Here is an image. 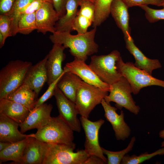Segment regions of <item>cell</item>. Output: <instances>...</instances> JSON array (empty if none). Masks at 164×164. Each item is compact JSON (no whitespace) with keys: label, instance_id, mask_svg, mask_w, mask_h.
<instances>
[{"label":"cell","instance_id":"obj_1","mask_svg":"<svg viewBox=\"0 0 164 164\" xmlns=\"http://www.w3.org/2000/svg\"><path fill=\"white\" fill-rule=\"evenodd\" d=\"M97 27L83 33L73 35L70 32H55L49 39L53 44L63 45L69 49L70 54L74 57L85 61L88 56L97 53L98 45L95 41Z\"/></svg>","mask_w":164,"mask_h":164},{"label":"cell","instance_id":"obj_2","mask_svg":"<svg viewBox=\"0 0 164 164\" xmlns=\"http://www.w3.org/2000/svg\"><path fill=\"white\" fill-rule=\"evenodd\" d=\"M75 148L74 143L71 144L45 143L42 164H85L90 155L84 149L74 152Z\"/></svg>","mask_w":164,"mask_h":164},{"label":"cell","instance_id":"obj_3","mask_svg":"<svg viewBox=\"0 0 164 164\" xmlns=\"http://www.w3.org/2000/svg\"><path fill=\"white\" fill-rule=\"evenodd\" d=\"M31 62L20 60L9 62L0 71V99L5 98L23 83Z\"/></svg>","mask_w":164,"mask_h":164},{"label":"cell","instance_id":"obj_4","mask_svg":"<svg viewBox=\"0 0 164 164\" xmlns=\"http://www.w3.org/2000/svg\"><path fill=\"white\" fill-rule=\"evenodd\" d=\"M73 132L59 115L52 117L49 122L32 134V136L46 143L71 144L74 143Z\"/></svg>","mask_w":164,"mask_h":164},{"label":"cell","instance_id":"obj_5","mask_svg":"<svg viewBox=\"0 0 164 164\" xmlns=\"http://www.w3.org/2000/svg\"><path fill=\"white\" fill-rule=\"evenodd\" d=\"M118 70L128 80L132 93L138 94L143 88L157 86L164 88V81L156 78L144 70L140 69L132 62L125 63L121 57L117 62Z\"/></svg>","mask_w":164,"mask_h":164},{"label":"cell","instance_id":"obj_6","mask_svg":"<svg viewBox=\"0 0 164 164\" xmlns=\"http://www.w3.org/2000/svg\"><path fill=\"white\" fill-rule=\"evenodd\" d=\"M121 57L120 53L117 50L107 55H94L91 57L89 65L102 81L110 85L123 76L116 65Z\"/></svg>","mask_w":164,"mask_h":164},{"label":"cell","instance_id":"obj_7","mask_svg":"<svg viewBox=\"0 0 164 164\" xmlns=\"http://www.w3.org/2000/svg\"><path fill=\"white\" fill-rule=\"evenodd\" d=\"M108 92L82 81L77 91L75 102L79 114L88 118L92 110L101 103Z\"/></svg>","mask_w":164,"mask_h":164},{"label":"cell","instance_id":"obj_8","mask_svg":"<svg viewBox=\"0 0 164 164\" xmlns=\"http://www.w3.org/2000/svg\"><path fill=\"white\" fill-rule=\"evenodd\" d=\"M110 86V94L104 98L105 101L108 104L114 102L117 108L121 110L124 108L135 115L138 114L140 108L132 98V88L126 78L122 76Z\"/></svg>","mask_w":164,"mask_h":164},{"label":"cell","instance_id":"obj_9","mask_svg":"<svg viewBox=\"0 0 164 164\" xmlns=\"http://www.w3.org/2000/svg\"><path fill=\"white\" fill-rule=\"evenodd\" d=\"M80 120L85 135L84 150L89 155L97 156L107 163V158L104 155L98 138L99 130L104 124V120L100 119L93 121L82 116L80 117Z\"/></svg>","mask_w":164,"mask_h":164},{"label":"cell","instance_id":"obj_10","mask_svg":"<svg viewBox=\"0 0 164 164\" xmlns=\"http://www.w3.org/2000/svg\"><path fill=\"white\" fill-rule=\"evenodd\" d=\"M54 96L56 99L59 115L74 131L79 132L81 124L75 103L67 98L56 86Z\"/></svg>","mask_w":164,"mask_h":164},{"label":"cell","instance_id":"obj_11","mask_svg":"<svg viewBox=\"0 0 164 164\" xmlns=\"http://www.w3.org/2000/svg\"><path fill=\"white\" fill-rule=\"evenodd\" d=\"M64 67L84 82L109 92L110 85L102 81L85 61L74 57L73 61L67 63Z\"/></svg>","mask_w":164,"mask_h":164},{"label":"cell","instance_id":"obj_12","mask_svg":"<svg viewBox=\"0 0 164 164\" xmlns=\"http://www.w3.org/2000/svg\"><path fill=\"white\" fill-rule=\"evenodd\" d=\"M101 104L104 110V117L111 125L116 139L124 141L128 138L131 134V129L125 121L123 111L121 110L120 114H118L116 111L118 108L108 104L104 99Z\"/></svg>","mask_w":164,"mask_h":164},{"label":"cell","instance_id":"obj_13","mask_svg":"<svg viewBox=\"0 0 164 164\" xmlns=\"http://www.w3.org/2000/svg\"><path fill=\"white\" fill-rule=\"evenodd\" d=\"M51 50L47 55L46 66L47 75L48 85L57 79L66 71L65 67L62 68V63L66 57L64 53V47L59 44H53Z\"/></svg>","mask_w":164,"mask_h":164},{"label":"cell","instance_id":"obj_14","mask_svg":"<svg viewBox=\"0 0 164 164\" xmlns=\"http://www.w3.org/2000/svg\"><path fill=\"white\" fill-rule=\"evenodd\" d=\"M53 108L51 104L44 103L30 110L25 121L19 124L20 132L23 133L29 130H38L46 125L51 118Z\"/></svg>","mask_w":164,"mask_h":164},{"label":"cell","instance_id":"obj_15","mask_svg":"<svg viewBox=\"0 0 164 164\" xmlns=\"http://www.w3.org/2000/svg\"><path fill=\"white\" fill-rule=\"evenodd\" d=\"M35 15L37 32L43 34L55 32V26L60 16L52 3L44 1Z\"/></svg>","mask_w":164,"mask_h":164},{"label":"cell","instance_id":"obj_16","mask_svg":"<svg viewBox=\"0 0 164 164\" xmlns=\"http://www.w3.org/2000/svg\"><path fill=\"white\" fill-rule=\"evenodd\" d=\"M47 58L46 55L36 64L32 65L27 71L23 83L29 86L36 93L38 97L46 82L48 77L46 66Z\"/></svg>","mask_w":164,"mask_h":164},{"label":"cell","instance_id":"obj_17","mask_svg":"<svg viewBox=\"0 0 164 164\" xmlns=\"http://www.w3.org/2000/svg\"><path fill=\"white\" fill-rule=\"evenodd\" d=\"M126 48L134 57V64L137 67L151 75L152 71L161 67V64L157 59L147 57L135 44L132 36L124 38Z\"/></svg>","mask_w":164,"mask_h":164},{"label":"cell","instance_id":"obj_18","mask_svg":"<svg viewBox=\"0 0 164 164\" xmlns=\"http://www.w3.org/2000/svg\"><path fill=\"white\" fill-rule=\"evenodd\" d=\"M80 9L78 11L72 25V30L77 33H83L87 31L93 23L95 16L94 3L88 0H81Z\"/></svg>","mask_w":164,"mask_h":164},{"label":"cell","instance_id":"obj_19","mask_svg":"<svg viewBox=\"0 0 164 164\" xmlns=\"http://www.w3.org/2000/svg\"><path fill=\"white\" fill-rule=\"evenodd\" d=\"M19 124L8 116L0 113V142L14 143L31 136L23 134L18 130Z\"/></svg>","mask_w":164,"mask_h":164},{"label":"cell","instance_id":"obj_20","mask_svg":"<svg viewBox=\"0 0 164 164\" xmlns=\"http://www.w3.org/2000/svg\"><path fill=\"white\" fill-rule=\"evenodd\" d=\"M128 8L121 0H113L110 9V14L122 31L124 38L131 36Z\"/></svg>","mask_w":164,"mask_h":164},{"label":"cell","instance_id":"obj_21","mask_svg":"<svg viewBox=\"0 0 164 164\" xmlns=\"http://www.w3.org/2000/svg\"><path fill=\"white\" fill-rule=\"evenodd\" d=\"M25 149L21 164H42L44 154L45 142L32 136Z\"/></svg>","mask_w":164,"mask_h":164},{"label":"cell","instance_id":"obj_22","mask_svg":"<svg viewBox=\"0 0 164 164\" xmlns=\"http://www.w3.org/2000/svg\"><path fill=\"white\" fill-rule=\"evenodd\" d=\"M30 110L22 105L5 98L0 99V113L15 121L19 124L25 120Z\"/></svg>","mask_w":164,"mask_h":164},{"label":"cell","instance_id":"obj_23","mask_svg":"<svg viewBox=\"0 0 164 164\" xmlns=\"http://www.w3.org/2000/svg\"><path fill=\"white\" fill-rule=\"evenodd\" d=\"M82 81L77 75L67 71L59 80L57 87L67 98L75 103L77 92Z\"/></svg>","mask_w":164,"mask_h":164},{"label":"cell","instance_id":"obj_24","mask_svg":"<svg viewBox=\"0 0 164 164\" xmlns=\"http://www.w3.org/2000/svg\"><path fill=\"white\" fill-rule=\"evenodd\" d=\"M81 0H67L66 7V13L60 17L55 26V32H71L74 20Z\"/></svg>","mask_w":164,"mask_h":164},{"label":"cell","instance_id":"obj_25","mask_svg":"<svg viewBox=\"0 0 164 164\" xmlns=\"http://www.w3.org/2000/svg\"><path fill=\"white\" fill-rule=\"evenodd\" d=\"M36 98L35 92L29 86L23 84L4 98L19 103L30 111L35 107Z\"/></svg>","mask_w":164,"mask_h":164},{"label":"cell","instance_id":"obj_26","mask_svg":"<svg viewBox=\"0 0 164 164\" xmlns=\"http://www.w3.org/2000/svg\"><path fill=\"white\" fill-rule=\"evenodd\" d=\"M32 135L24 139L12 143L6 148L0 151V163L12 161L14 163L21 164L25 149Z\"/></svg>","mask_w":164,"mask_h":164},{"label":"cell","instance_id":"obj_27","mask_svg":"<svg viewBox=\"0 0 164 164\" xmlns=\"http://www.w3.org/2000/svg\"><path fill=\"white\" fill-rule=\"evenodd\" d=\"M113 0H95V16L94 27L100 26L108 17Z\"/></svg>","mask_w":164,"mask_h":164},{"label":"cell","instance_id":"obj_28","mask_svg":"<svg viewBox=\"0 0 164 164\" xmlns=\"http://www.w3.org/2000/svg\"><path fill=\"white\" fill-rule=\"evenodd\" d=\"M33 0H15L9 13L6 14L9 17L11 22L12 36L18 32V24L21 16L22 10Z\"/></svg>","mask_w":164,"mask_h":164},{"label":"cell","instance_id":"obj_29","mask_svg":"<svg viewBox=\"0 0 164 164\" xmlns=\"http://www.w3.org/2000/svg\"><path fill=\"white\" fill-rule=\"evenodd\" d=\"M136 140L135 136L132 137L127 147L125 149L118 151L108 150L101 147L104 154L107 157L108 164H119L124 157L132 149Z\"/></svg>","mask_w":164,"mask_h":164},{"label":"cell","instance_id":"obj_30","mask_svg":"<svg viewBox=\"0 0 164 164\" xmlns=\"http://www.w3.org/2000/svg\"><path fill=\"white\" fill-rule=\"evenodd\" d=\"M35 13L21 15L18 22V33L27 35L36 30Z\"/></svg>","mask_w":164,"mask_h":164},{"label":"cell","instance_id":"obj_31","mask_svg":"<svg viewBox=\"0 0 164 164\" xmlns=\"http://www.w3.org/2000/svg\"><path fill=\"white\" fill-rule=\"evenodd\" d=\"M164 155V148L160 149L152 153L145 152L138 155H130L127 154L122 159L121 164H139L156 155Z\"/></svg>","mask_w":164,"mask_h":164},{"label":"cell","instance_id":"obj_32","mask_svg":"<svg viewBox=\"0 0 164 164\" xmlns=\"http://www.w3.org/2000/svg\"><path fill=\"white\" fill-rule=\"evenodd\" d=\"M140 7L145 11V17L149 22L153 23L164 20V6L160 9H154L147 5H142Z\"/></svg>","mask_w":164,"mask_h":164},{"label":"cell","instance_id":"obj_33","mask_svg":"<svg viewBox=\"0 0 164 164\" xmlns=\"http://www.w3.org/2000/svg\"><path fill=\"white\" fill-rule=\"evenodd\" d=\"M0 33L3 36L4 43L8 37L12 36L10 20L6 14L0 15Z\"/></svg>","mask_w":164,"mask_h":164},{"label":"cell","instance_id":"obj_34","mask_svg":"<svg viewBox=\"0 0 164 164\" xmlns=\"http://www.w3.org/2000/svg\"><path fill=\"white\" fill-rule=\"evenodd\" d=\"M64 73L49 85L47 89L44 94L36 101L34 108H37L44 104L46 101L54 95L57 84Z\"/></svg>","mask_w":164,"mask_h":164},{"label":"cell","instance_id":"obj_35","mask_svg":"<svg viewBox=\"0 0 164 164\" xmlns=\"http://www.w3.org/2000/svg\"><path fill=\"white\" fill-rule=\"evenodd\" d=\"M129 8L134 6L153 5L161 6L164 0H121Z\"/></svg>","mask_w":164,"mask_h":164},{"label":"cell","instance_id":"obj_36","mask_svg":"<svg viewBox=\"0 0 164 164\" xmlns=\"http://www.w3.org/2000/svg\"><path fill=\"white\" fill-rule=\"evenodd\" d=\"M44 2L43 0H33L23 9L21 15L36 12Z\"/></svg>","mask_w":164,"mask_h":164},{"label":"cell","instance_id":"obj_37","mask_svg":"<svg viewBox=\"0 0 164 164\" xmlns=\"http://www.w3.org/2000/svg\"><path fill=\"white\" fill-rule=\"evenodd\" d=\"M54 8L59 15L60 18L66 13V7L67 0H52Z\"/></svg>","mask_w":164,"mask_h":164},{"label":"cell","instance_id":"obj_38","mask_svg":"<svg viewBox=\"0 0 164 164\" xmlns=\"http://www.w3.org/2000/svg\"><path fill=\"white\" fill-rule=\"evenodd\" d=\"M15 0H0V14H6L12 8Z\"/></svg>","mask_w":164,"mask_h":164},{"label":"cell","instance_id":"obj_39","mask_svg":"<svg viewBox=\"0 0 164 164\" xmlns=\"http://www.w3.org/2000/svg\"><path fill=\"white\" fill-rule=\"evenodd\" d=\"M104 164L106 163L102 159L95 155H90L85 164Z\"/></svg>","mask_w":164,"mask_h":164},{"label":"cell","instance_id":"obj_40","mask_svg":"<svg viewBox=\"0 0 164 164\" xmlns=\"http://www.w3.org/2000/svg\"><path fill=\"white\" fill-rule=\"evenodd\" d=\"M11 143H12L8 142H0V151L6 148Z\"/></svg>","mask_w":164,"mask_h":164},{"label":"cell","instance_id":"obj_41","mask_svg":"<svg viewBox=\"0 0 164 164\" xmlns=\"http://www.w3.org/2000/svg\"><path fill=\"white\" fill-rule=\"evenodd\" d=\"M159 135L160 138L164 139V129L159 132Z\"/></svg>","mask_w":164,"mask_h":164},{"label":"cell","instance_id":"obj_42","mask_svg":"<svg viewBox=\"0 0 164 164\" xmlns=\"http://www.w3.org/2000/svg\"><path fill=\"white\" fill-rule=\"evenodd\" d=\"M43 0L44 1L49 2H50L52 3V0Z\"/></svg>","mask_w":164,"mask_h":164},{"label":"cell","instance_id":"obj_43","mask_svg":"<svg viewBox=\"0 0 164 164\" xmlns=\"http://www.w3.org/2000/svg\"><path fill=\"white\" fill-rule=\"evenodd\" d=\"M161 147H164V141H162L161 143Z\"/></svg>","mask_w":164,"mask_h":164},{"label":"cell","instance_id":"obj_44","mask_svg":"<svg viewBox=\"0 0 164 164\" xmlns=\"http://www.w3.org/2000/svg\"><path fill=\"white\" fill-rule=\"evenodd\" d=\"M161 6H164V1L161 4Z\"/></svg>","mask_w":164,"mask_h":164},{"label":"cell","instance_id":"obj_45","mask_svg":"<svg viewBox=\"0 0 164 164\" xmlns=\"http://www.w3.org/2000/svg\"><path fill=\"white\" fill-rule=\"evenodd\" d=\"M93 3H94V1H95V0H88Z\"/></svg>","mask_w":164,"mask_h":164}]
</instances>
